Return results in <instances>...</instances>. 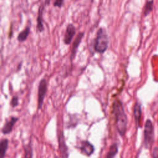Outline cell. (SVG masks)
Returning a JSON list of instances; mask_svg holds the SVG:
<instances>
[{
  "label": "cell",
  "instance_id": "obj_1",
  "mask_svg": "<svg viewBox=\"0 0 158 158\" xmlns=\"http://www.w3.org/2000/svg\"><path fill=\"white\" fill-rule=\"evenodd\" d=\"M113 114L115 117L117 131L122 136H124L127 129V117L122 102L116 100L113 103Z\"/></svg>",
  "mask_w": 158,
  "mask_h": 158
},
{
  "label": "cell",
  "instance_id": "obj_2",
  "mask_svg": "<svg viewBox=\"0 0 158 158\" xmlns=\"http://www.w3.org/2000/svg\"><path fill=\"white\" fill-rule=\"evenodd\" d=\"M109 38L106 30L104 28H100L98 30L96 37L94 40L93 50L94 51L102 54L108 48Z\"/></svg>",
  "mask_w": 158,
  "mask_h": 158
},
{
  "label": "cell",
  "instance_id": "obj_3",
  "mask_svg": "<svg viewBox=\"0 0 158 158\" xmlns=\"http://www.w3.org/2000/svg\"><path fill=\"white\" fill-rule=\"evenodd\" d=\"M154 141V128L152 122L147 120L144 125V143L146 148L152 146Z\"/></svg>",
  "mask_w": 158,
  "mask_h": 158
},
{
  "label": "cell",
  "instance_id": "obj_4",
  "mask_svg": "<svg viewBox=\"0 0 158 158\" xmlns=\"http://www.w3.org/2000/svg\"><path fill=\"white\" fill-rule=\"evenodd\" d=\"M47 81L46 79L43 78L40 80L38 86V109H41L43 105L44 97L47 92Z\"/></svg>",
  "mask_w": 158,
  "mask_h": 158
},
{
  "label": "cell",
  "instance_id": "obj_5",
  "mask_svg": "<svg viewBox=\"0 0 158 158\" xmlns=\"http://www.w3.org/2000/svg\"><path fill=\"white\" fill-rule=\"evenodd\" d=\"M58 143H59V150L62 158H68L69 157L68 147L65 143V137L62 131H59L58 134Z\"/></svg>",
  "mask_w": 158,
  "mask_h": 158
},
{
  "label": "cell",
  "instance_id": "obj_6",
  "mask_svg": "<svg viewBox=\"0 0 158 158\" xmlns=\"http://www.w3.org/2000/svg\"><path fill=\"white\" fill-rule=\"evenodd\" d=\"M76 28L75 26L72 23H69L66 28L64 38V43L66 45H69L71 43L73 38L75 34Z\"/></svg>",
  "mask_w": 158,
  "mask_h": 158
},
{
  "label": "cell",
  "instance_id": "obj_7",
  "mask_svg": "<svg viewBox=\"0 0 158 158\" xmlns=\"http://www.w3.org/2000/svg\"><path fill=\"white\" fill-rule=\"evenodd\" d=\"M18 120H19V118L15 117H10L9 119H7L5 122L3 127L2 128V130H1L2 133L4 135H7L10 133L12 131L14 125L18 121Z\"/></svg>",
  "mask_w": 158,
  "mask_h": 158
},
{
  "label": "cell",
  "instance_id": "obj_8",
  "mask_svg": "<svg viewBox=\"0 0 158 158\" xmlns=\"http://www.w3.org/2000/svg\"><path fill=\"white\" fill-rule=\"evenodd\" d=\"M79 149L82 153L86 155L87 156H90L94 151V146L88 141L85 140L81 143V145L79 147Z\"/></svg>",
  "mask_w": 158,
  "mask_h": 158
},
{
  "label": "cell",
  "instance_id": "obj_9",
  "mask_svg": "<svg viewBox=\"0 0 158 158\" xmlns=\"http://www.w3.org/2000/svg\"><path fill=\"white\" fill-rule=\"evenodd\" d=\"M84 33L83 32H80L77 37L75 38L73 44V46H72V51H71V54H70V59L71 61L73 60V59H75V57L76 56V54L77 52L78 51V46L80 45V44L81 43V41L82 40V38H83L84 36Z\"/></svg>",
  "mask_w": 158,
  "mask_h": 158
},
{
  "label": "cell",
  "instance_id": "obj_10",
  "mask_svg": "<svg viewBox=\"0 0 158 158\" xmlns=\"http://www.w3.org/2000/svg\"><path fill=\"white\" fill-rule=\"evenodd\" d=\"M44 3H41L38 9V14L37 17V31L40 33L43 32L44 30L43 23V12L44 9Z\"/></svg>",
  "mask_w": 158,
  "mask_h": 158
},
{
  "label": "cell",
  "instance_id": "obj_11",
  "mask_svg": "<svg viewBox=\"0 0 158 158\" xmlns=\"http://www.w3.org/2000/svg\"><path fill=\"white\" fill-rule=\"evenodd\" d=\"M133 114H134L136 125L138 127L139 126L141 116V106L139 102H136L135 104L134 109H133Z\"/></svg>",
  "mask_w": 158,
  "mask_h": 158
},
{
  "label": "cell",
  "instance_id": "obj_12",
  "mask_svg": "<svg viewBox=\"0 0 158 158\" xmlns=\"http://www.w3.org/2000/svg\"><path fill=\"white\" fill-rule=\"evenodd\" d=\"M30 32V27H27L24 30H23L17 36V40L19 42L25 41L28 38Z\"/></svg>",
  "mask_w": 158,
  "mask_h": 158
},
{
  "label": "cell",
  "instance_id": "obj_13",
  "mask_svg": "<svg viewBox=\"0 0 158 158\" xmlns=\"http://www.w3.org/2000/svg\"><path fill=\"white\" fill-rule=\"evenodd\" d=\"M9 144L7 139H3L0 143V158H4Z\"/></svg>",
  "mask_w": 158,
  "mask_h": 158
},
{
  "label": "cell",
  "instance_id": "obj_14",
  "mask_svg": "<svg viewBox=\"0 0 158 158\" xmlns=\"http://www.w3.org/2000/svg\"><path fill=\"white\" fill-rule=\"evenodd\" d=\"M118 145L116 143L112 144L109 149V151L106 156V158H114L118 152Z\"/></svg>",
  "mask_w": 158,
  "mask_h": 158
},
{
  "label": "cell",
  "instance_id": "obj_15",
  "mask_svg": "<svg viewBox=\"0 0 158 158\" xmlns=\"http://www.w3.org/2000/svg\"><path fill=\"white\" fill-rule=\"evenodd\" d=\"M24 152V158H33V148L30 142L25 146Z\"/></svg>",
  "mask_w": 158,
  "mask_h": 158
},
{
  "label": "cell",
  "instance_id": "obj_16",
  "mask_svg": "<svg viewBox=\"0 0 158 158\" xmlns=\"http://www.w3.org/2000/svg\"><path fill=\"white\" fill-rule=\"evenodd\" d=\"M152 7H153V1H149L146 2L145 7H144V15L145 16L148 15L151 11L152 9Z\"/></svg>",
  "mask_w": 158,
  "mask_h": 158
},
{
  "label": "cell",
  "instance_id": "obj_17",
  "mask_svg": "<svg viewBox=\"0 0 158 158\" xmlns=\"http://www.w3.org/2000/svg\"><path fill=\"white\" fill-rule=\"evenodd\" d=\"M19 105V98L16 96H14L10 101V106L12 107H15Z\"/></svg>",
  "mask_w": 158,
  "mask_h": 158
},
{
  "label": "cell",
  "instance_id": "obj_18",
  "mask_svg": "<svg viewBox=\"0 0 158 158\" xmlns=\"http://www.w3.org/2000/svg\"><path fill=\"white\" fill-rule=\"evenodd\" d=\"M64 0H54L53 5L54 7H57L60 8L64 4Z\"/></svg>",
  "mask_w": 158,
  "mask_h": 158
},
{
  "label": "cell",
  "instance_id": "obj_19",
  "mask_svg": "<svg viewBox=\"0 0 158 158\" xmlns=\"http://www.w3.org/2000/svg\"><path fill=\"white\" fill-rule=\"evenodd\" d=\"M152 156L153 158H158V148H155L153 150V152H152Z\"/></svg>",
  "mask_w": 158,
  "mask_h": 158
},
{
  "label": "cell",
  "instance_id": "obj_20",
  "mask_svg": "<svg viewBox=\"0 0 158 158\" xmlns=\"http://www.w3.org/2000/svg\"><path fill=\"white\" fill-rule=\"evenodd\" d=\"M50 2H51V0H44V4L46 5V6H48L50 4Z\"/></svg>",
  "mask_w": 158,
  "mask_h": 158
}]
</instances>
